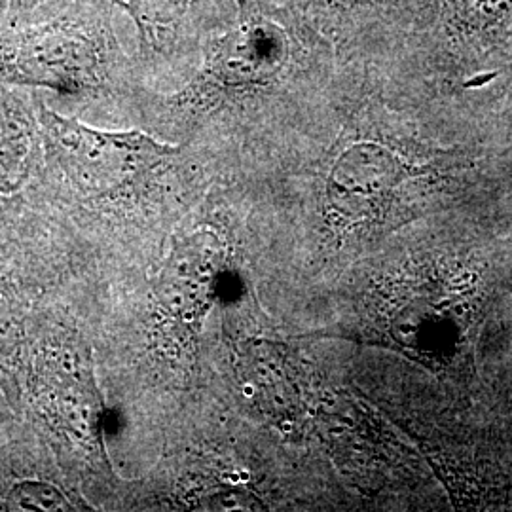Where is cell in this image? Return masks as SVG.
<instances>
[{
    "label": "cell",
    "mask_w": 512,
    "mask_h": 512,
    "mask_svg": "<svg viewBox=\"0 0 512 512\" xmlns=\"http://www.w3.org/2000/svg\"><path fill=\"white\" fill-rule=\"evenodd\" d=\"M8 10H10V0H0V31L8 27Z\"/></svg>",
    "instance_id": "obj_14"
},
{
    "label": "cell",
    "mask_w": 512,
    "mask_h": 512,
    "mask_svg": "<svg viewBox=\"0 0 512 512\" xmlns=\"http://www.w3.org/2000/svg\"><path fill=\"white\" fill-rule=\"evenodd\" d=\"M12 302L0 291V361L8 359L19 344V325Z\"/></svg>",
    "instance_id": "obj_12"
},
{
    "label": "cell",
    "mask_w": 512,
    "mask_h": 512,
    "mask_svg": "<svg viewBox=\"0 0 512 512\" xmlns=\"http://www.w3.org/2000/svg\"><path fill=\"white\" fill-rule=\"evenodd\" d=\"M114 0H73L54 16L0 31V84L88 99L135 88L141 67L122 46Z\"/></svg>",
    "instance_id": "obj_2"
},
{
    "label": "cell",
    "mask_w": 512,
    "mask_h": 512,
    "mask_svg": "<svg viewBox=\"0 0 512 512\" xmlns=\"http://www.w3.org/2000/svg\"><path fill=\"white\" fill-rule=\"evenodd\" d=\"M499 86L503 90H511L512 92V40L507 55H505V61H503V67L499 71Z\"/></svg>",
    "instance_id": "obj_13"
},
{
    "label": "cell",
    "mask_w": 512,
    "mask_h": 512,
    "mask_svg": "<svg viewBox=\"0 0 512 512\" xmlns=\"http://www.w3.org/2000/svg\"><path fill=\"white\" fill-rule=\"evenodd\" d=\"M304 14L336 48L338 63L385 69L429 18L433 0H274Z\"/></svg>",
    "instance_id": "obj_6"
},
{
    "label": "cell",
    "mask_w": 512,
    "mask_h": 512,
    "mask_svg": "<svg viewBox=\"0 0 512 512\" xmlns=\"http://www.w3.org/2000/svg\"><path fill=\"white\" fill-rule=\"evenodd\" d=\"M37 403L42 416L65 439L97 446L103 408L93 385L92 370L74 353L42 363L38 372Z\"/></svg>",
    "instance_id": "obj_9"
},
{
    "label": "cell",
    "mask_w": 512,
    "mask_h": 512,
    "mask_svg": "<svg viewBox=\"0 0 512 512\" xmlns=\"http://www.w3.org/2000/svg\"><path fill=\"white\" fill-rule=\"evenodd\" d=\"M73 0H10L8 27L31 23L37 19L54 16Z\"/></svg>",
    "instance_id": "obj_11"
},
{
    "label": "cell",
    "mask_w": 512,
    "mask_h": 512,
    "mask_svg": "<svg viewBox=\"0 0 512 512\" xmlns=\"http://www.w3.org/2000/svg\"><path fill=\"white\" fill-rule=\"evenodd\" d=\"M12 509L18 511H71V501L48 482L27 480L10 495Z\"/></svg>",
    "instance_id": "obj_10"
},
{
    "label": "cell",
    "mask_w": 512,
    "mask_h": 512,
    "mask_svg": "<svg viewBox=\"0 0 512 512\" xmlns=\"http://www.w3.org/2000/svg\"><path fill=\"white\" fill-rule=\"evenodd\" d=\"M137 35V63L156 69L200 59L203 38L230 18L234 0H114Z\"/></svg>",
    "instance_id": "obj_8"
},
{
    "label": "cell",
    "mask_w": 512,
    "mask_h": 512,
    "mask_svg": "<svg viewBox=\"0 0 512 512\" xmlns=\"http://www.w3.org/2000/svg\"><path fill=\"white\" fill-rule=\"evenodd\" d=\"M42 156L55 179L84 196H120L152 190L171 175L186 148L162 143L141 129L93 128L55 112L37 95Z\"/></svg>",
    "instance_id": "obj_5"
},
{
    "label": "cell",
    "mask_w": 512,
    "mask_h": 512,
    "mask_svg": "<svg viewBox=\"0 0 512 512\" xmlns=\"http://www.w3.org/2000/svg\"><path fill=\"white\" fill-rule=\"evenodd\" d=\"M370 306V327L380 346L435 372H452L469 355L476 287L456 266L416 264L382 285Z\"/></svg>",
    "instance_id": "obj_4"
},
{
    "label": "cell",
    "mask_w": 512,
    "mask_h": 512,
    "mask_svg": "<svg viewBox=\"0 0 512 512\" xmlns=\"http://www.w3.org/2000/svg\"><path fill=\"white\" fill-rule=\"evenodd\" d=\"M338 76L334 44L296 8L234 0L230 18L203 38L192 78L156 112L184 133L238 131L325 99Z\"/></svg>",
    "instance_id": "obj_1"
},
{
    "label": "cell",
    "mask_w": 512,
    "mask_h": 512,
    "mask_svg": "<svg viewBox=\"0 0 512 512\" xmlns=\"http://www.w3.org/2000/svg\"><path fill=\"white\" fill-rule=\"evenodd\" d=\"M512 40V0H433L429 18L378 69L421 92H492Z\"/></svg>",
    "instance_id": "obj_3"
},
{
    "label": "cell",
    "mask_w": 512,
    "mask_h": 512,
    "mask_svg": "<svg viewBox=\"0 0 512 512\" xmlns=\"http://www.w3.org/2000/svg\"><path fill=\"white\" fill-rule=\"evenodd\" d=\"M228 266L226 243L213 230L179 239L154 283V298L165 327L181 340H194L219 296Z\"/></svg>",
    "instance_id": "obj_7"
}]
</instances>
